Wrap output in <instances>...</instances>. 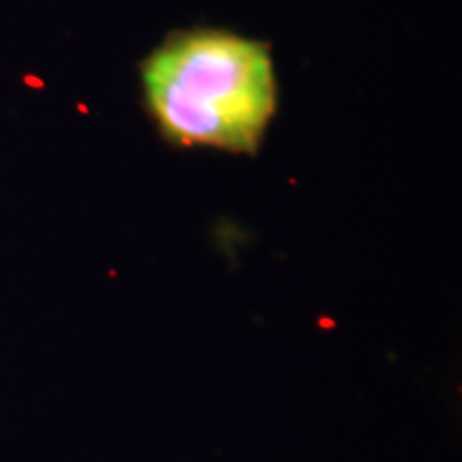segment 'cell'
Here are the masks:
<instances>
[{
    "instance_id": "obj_1",
    "label": "cell",
    "mask_w": 462,
    "mask_h": 462,
    "mask_svg": "<svg viewBox=\"0 0 462 462\" xmlns=\"http://www.w3.org/2000/svg\"><path fill=\"white\" fill-rule=\"evenodd\" d=\"M146 106L178 146L255 152L276 112V78L262 42L227 31L171 34L142 67Z\"/></svg>"
}]
</instances>
